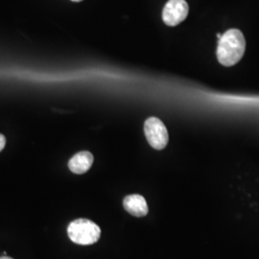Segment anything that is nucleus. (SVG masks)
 Listing matches in <instances>:
<instances>
[{
  "label": "nucleus",
  "instance_id": "f257e3e1",
  "mask_svg": "<svg viewBox=\"0 0 259 259\" xmlns=\"http://www.w3.org/2000/svg\"><path fill=\"white\" fill-rule=\"evenodd\" d=\"M246 40L238 29H230L219 38L217 47V59L221 65L232 66L236 65L244 55Z\"/></svg>",
  "mask_w": 259,
  "mask_h": 259
},
{
  "label": "nucleus",
  "instance_id": "f03ea898",
  "mask_svg": "<svg viewBox=\"0 0 259 259\" xmlns=\"http://www.w3.org/2000/svg\"><path fill=\"white\" fill-rule=\"evenodd\" d=\"M67 234L75 244L88 246L100 239L101 229L91 220L76 219L68 225Z\"/></svg>",
  "mask_w": 259,
  "mask_h": 259
},
{
  "label": "nucleus",
  "instance_id": "7ed1b4c3",
  "mask_svg": "<svg viewBox=\"0 0 259 259\" xmlns=\"http://www.w3.org/2000/svg\"><path fill=\"white\" fill-rule=\"evenodd\" d=\"M144 133L149 144L156 150H162L168 143V132L162 121L157 117H150L144 123Z\"/></svg>",
  "mask_w": 259,
  "mask_h": 259
},
{
  "label": "nucleus",
  "instance_id": "20e7f679",
  "mask_svg": "<svg viewBox=\"0 0 259 259\" xmlns=\"http://www.w3.org/2000/svg\"><path fill=\"white\" fill-rule=\"evenodd\" d=\"M188 11L185 0H169L162 11V19L168 26H177L186 19Z\"/></svg>",
  "mask_w": 259,
  "mask_h": 259
},
{
  "label": "nucleus",
  "instance_id": "39448f33",
  "mask_svg": "<svg viewBox=\"0 0 259 259\" xmlns=\"http://www.w3.org/2000/svg\"><path fill=\"white\" fill-rule=\"evenodd\" d=\"M123 205L127 212L136 217H143L148 214L147 203L143 196L139 194L128 195L123 200Z\"/></svg>",
  "mask_w": 259,
  "mask_h": 259
},
{
  "label": "nucleus",
  "instance_id": "423d86ee",
  "mask_svg": "<svg viewBox=\"0 0 259 259\" xmlns=\"http://www.w3.org/2000/svg\"><path fill=\"white\" fill-rule=\"evenodd\" d=\"M93 163V156L88 151H83L74 155L68 162L70 171L74 174L81 175L90 170Z\"/></svg>",
  "mask_w": 259,
  "mask_h": 259
},
{
  "label": "nucleus",
  "instance_id": "0eeeda50",
  "mask_svg": "<svg viewBox=\"0 0 259 259\" xmlns=\"http://www.w3.org/2000/svg\"><path fill=\"white\" fill-rule=\"evenodd\" d=\"M6 144V139L3 135H0V152L4 149Z\"/></svg>",
  "mask_w": 259,
  "mask_h": 259
},
{
  "label": "nucleus",
  "instance_id": "6e6552de",
  "mask_svg": "<svg viewBox=\"0 0 259 259\" xmlns=\"http://www.w3.org/2000/svg\"><path fill=\"white\" fill-rule=\"evenodd\" d=\"M0 259H13V258H11V257H9V256H5V255H4V256H2V257H0Z\"/></svg>",
  "mask_w": 259,
  "mask_h": 259
},
{
  "label": "nucleus",
  "instance_id": "1a4fd4ad",
  "mask_svg": "<svg viewBox=\"0 0 259 259\" xmlns=\"http://www.w3.org/2000/svg\"><path fill=\"white\" fill-rule=\"evenodd\" d=\"M72 1H74V2H80V1H82V0H72Z\"/></svg>",
  "mask_w": 259,
  "mask_h": 259
}]
</instances>
